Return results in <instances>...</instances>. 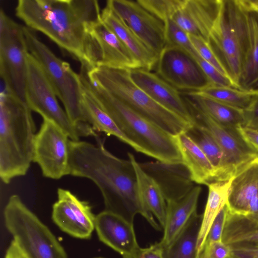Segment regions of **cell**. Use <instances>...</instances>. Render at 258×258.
Here are the masks:
<instances>
[{
    "label": "cell",
    "instance_id": "cell-12",
    "mask_svg": "<svg viewBox=\"0 0 258 258\" xmlns=\"http://www.w3.org/2000/svg\"><path fill=\"white\" fill-rule=\"evenodd\" d=\"M70 140L58 125L43 118L36 135L33 162L39 166L44 177L58 180L70 175Z\"/></svg>",
    "mask_w": 258,
    "mask_h": 258
},
{
    "label": "cell",
    "instance_id": "cell-19",
    "mask_svg": "<svg viewBox=\"0 0 258 258\" xmlns=\"http://www.w3.org/2000/svg\"><path fill=\"white\" fill-rule=\"evenodd\" d=\"M221 3L222 0H184L171 19L188 35L208 43Z\"/></svg>",
    "mask_w": 258,
    "mask_h": 258
},
{
    "label": "cell",
    "instance_id": "cell-45",
    "mask_svg": "<svg viewBox=\"0 0 258 258\" xmlns=\"http://www.w3.org/2000/svg\"><path fill=\"white\" fill-rule=\"evenodd\" d=\"M122 257H123V258H133L132 256H124Z\"/></svg>",
    "mask_w": 258,
    "mask_h": 258
},
{
    "label": "cell",
    "instance_id": "cell-6",
    "mask_svg": "<svg viewBox=\"0 0 258 258\" xmlns=\"http://www.w3.org/2000/svg\"><path fill=\"white\" fill-rule=\"evenodd\" d=\"M88 76L135 112L166 133L175 137L192 125L163 107L132 80L129 70L99 67L87 68Z\"/></svg>",
    "mask_w": 258,
    "mask_h": 258
},
{
    "label": "cell",
    "instance_id": "cell-46",
    "mask_svg": "<svg viewBox=\"0 0 258 258\" xmlns=\"http://www.w3.org/2000/svg\"><path fill=\"white\" fill-rule=\"evenodd\" d=\"M227 258H236V257H234V256H232V255H230V256H229L228 257H227Z\"/></svg>",
    "mask_w": 258,
    "mask_h": 258
},
{
    "label": "cell",
    "instance_id": "cell-20",
    "mask_svg": "<svg viewBox=\"0 0 258 258\" xmlns=\"http://www.w3.org/2000/svg\"><path fill=\"white\" fill-rule=\"evenodd\" d=\"M95 229L99 240L122 256H133L140 247L131 223L104 210L95 216Z\"/></svg>",
    "mask_w": 258,
    "mask_h": 258
},
{
    "label": "cell",
    "instance_id": "cell-17",
    "mask_svg": "<svg viewBox=\"0 0 258 258\" xmlns=\"http://www.w3.org/2000/svg\"><path fill=\"white\" fill-rule=\"evenodd\" d=\"M229 212L258 224V157L231 179Z\"/></svg>",
    "mask_w": 258,
    "mask_h": 258
},
{
    "label": "cell",
    "instance_id": "cell-33",
    "mask_svg": "<svg viewBox=\"0 0 258 258\" xmlns=\"http://www.w3.org/2000/svg\"><path fill=\"white\" fill-rule=\"evenodd\" d=\"M199 92L216 101L244 111L249 107L258 94V92L214 85Z\"/></svg>",
    "mask_w": 258,
    "mask_h": 258
},
{
    "label": "cell",
    "instance_id": "cell-7",
    "mask_svg": "<svg viewBox=\"0 0 258 258\" xmlns=\"http://www.w3.org/2000/svg\"><path fill=\"white\" fill-rule=\"evenodd\" d=\"M4 218L13 240L31 258H68L55 235L18 195L9 198Z\"/></svg>",
    "mask_w": 258,
    "mask_h": 258
},
{
    "label": "cell",
    "instance_id": "cell-13",
    "mask_svg": "<svg viewBox=\"0 0 258 258\" xmlns=\"http://www.w3.org/2000/svg\"><path fill=\"white\" fill-rule=\"evenodd\" d=\"M191 115L193 123L205 127L215 139L223 150L229 179L258 157L242 138L236 129L218 123L181 94Z\"/></svg>",
    "mask_w": 258,
    "mask_h": 258
},
{
    "label": "cell",
    "instance_id": "cell-30",
    "mask_svg": "<svg viewBox=\"0 0 258 258\" xmlns=\"http://www.w3.org/2000/svg\"><path fill=\"white\" fill-rule=\"evenodd\" d=\"M186 132L212 165L215 171L214 181L230 180L228 175L225 154L211 134L205 127L195 122Z\"/></svg>",
    "mask_w": 258,
    "mask_h": 258
},
{
    "label": "cell",
    "instance_id": "cell-10",
    "mask_svg": "<svg viewBox=\"0 0 258 258\" xmlns=\"http://www.w3.org/2000/svg\"><path fill=\"white\" fill-rule=\"evenodd\" d=\"M27 52L23 26L14 21L1 9L0 76L5 78L14 93L24 101Z\"/></svg>",
    "mask_w": 258,
    "mask_h": 258
},
{
    "label": "cell",
    "instance_id": "cell-1",
    "mask_svg": "<svg viewBox=\"0 0 258 258\" xmlns=\"http://www.w3.org/2000/svg\"><path fill=\"white\" fill-rule=\"evenodd\" d=\"M96 140V144L70 140V175L93 181L102 194L105 210L131 223L136 215L140 214L154 229L160 230L161 226L141 200L131 161L114 156L99 137Z\"/></svg>",
    "mask_w": 258,
    "mask_h": 258
},
{
    "label": "cell",
    "instance_id": "cell-48",
    "mask_svg": "<svg viewBox=\"0 0 258 258\" xmlns=\"http://www.w3.org/2000/svg\"></svg>",
    "mask_w": 258,
    "mask_h": 258
},
{
    "label": "cell",
    "instance_id": "cell-4",
    "mask_svg": "<svg viewBox=\"0 0 258 258\" xmlns=\"http://www.w3.org/2000/svg\"><path fill=\"white\" fill-rule=\"evenodd\" d=\"M36 133L26 102L13 93L0 94V177L4 183L27 174Z\"/></svg>",
    "mask_w": 258,
    "mask_h": 258
},
{
    "label": "cell",
    "instance_id": "cell-38",
    "mask_svg": "<svg viewBox=\"0 0 258 258\" xmlns=\"http://www.w3.org/2000/svg\"><path fill=\"white\" fill-rule=\"evenodd\" d=\"M230 255V246L223 241L206 243L201 251V258H227Z\"/></svg>",
    "mask_w": 258,
    "mask_h": 258
},
{
    "label": "cell",
    "instance_id": "cell-28",
    "mask_svg": "<svg viewBox=\"0 0 258 258\" xmlns=\"http://www.w3.org/2000/svg\"><path fill=\"white\" fill-rule=\"evenodd\" d=\"M81 85V106L86 123L89 124L94 131L114 136L134 149L132 143L119 129L110 116L101 108L82 82Z\"/></svg>",
    "mask_w": 258,
    "mask_h": 258
},
{
    "label": "cell",
    "instance_id": "cell-49",
    "mask_svg": "<svg viewBox=\"0 0 258 258\" xmlns=\"http://www.w3.org/2000/svg\"><path fill=\"white\" fill-rule=\"evenodd\" d=\"M96 258H102V257H96Z\"/></svg>",
    "mask_w": 258,
    "mask_h": 258
},
{
    "label": "cell",
    "instance_id": "cell-25",
    "mask_svg": "<svg viewBox=\"0 0 258 258\" xmlns=\"http://www.w3.org/2000/svg\"><path fill=\"white\" fill-rule=\"evenodd\" d=\"M128 157L134 167L141 200L146 209L154 216L164 227L166 217L167 203L163 191L157 181L146 172L136 160L134 155Z\"/></svg>",
    "mask_w": 258,
    "mask_h": 258
},
{
    "label": "cell",
    "instance_id": "cell-37",
    "mask_svg": "<svg viewBox=\"0 0 258 258\" xmlns=\"http://www.w3.org/2000/svg\"><path fill=\"white\" fill-rule=\"evenodd\" d=\"M227 212L228 208L226 205L214 220L209 230L206 243L222 241Z\"/></svg>",
    "mask_w": 258,
    "mask_h": 258
},
{
    "label": "cell",
    "instance_id": "cell-34",
    "mask_svg": "<svg viewBox=\"0 0 258 258\" xmlns=\"http://www.w3.org/2000/svg\"><path fill=\"white\" fill-rule=\"evenodd\" d=\"M166 46L182 49L193 57L198 53L194 48L188 34L177 25L172 19L165 21Z\"/></svg>",
    "mask_w": 258,
    "mask_h": 258
},
{
    "label": "cell",
    "instance_id": "cell-39",
    "mask_svg": "<svg viewBox=\"0 0 258 258\" xmlns=\"http://www.w3.org/2000/svg\"><path fill=\"white\" fill-rule=\"evenodd\" d=\"M231 247V255L236 258H258V244H234Z\"/></svg>",
    "mask_w": 258,
    "mask_h": 258
},
{
    "label": "cell",
    "instance_id": "cell-8",
    "mask_svg": "<svg viewBox=\"0 0 258 258\" xmlns=\"http://www.w3.org/2000/svg\"><path fill=\"white\" fill-rule=\"evenodd\" d=\"M32 30L23 26L28 52L42 67L71 121L79 126L87 125L81 106L82 89L79 74L68 62L57 57Z\"/></svg>",
    "mask_w": 258,
    "mask_h": 258
},
{
    "label": "cell",
    "instance_id": "cell-42",
    "mask_svg": "<svg viewBox=\"0 0 258 258\" xmlns=\"http://www.w3.org/2000/svg\"><path fill=\"white\" fill-rule=\"evenodd\" d=\"M132 257L133 258H163L162 247L159 243H156L147 247H140Z\"/></svg>",
    "mask_w": 258,
    "mask_h": 258
},
{
    "label": "cell",
    "instance_id": "cell-21",
    "mask_svg": "<svg viewBox=\"0 0 258 258\" xmlns=\"http://www.w3.org/2000/svg\"><path fill=\"white\" fill-rule=\"evenodd\" d=\"M140 164L160 185L166 201L180 198L193 187V181L183 163L170 164L158 161Z\"/></svg>",
    "mask_w": 258,
    "mask_h": 258
},
{
    "label": "cell",
    "instance_id": "cell-43",
    "mask_svg": "<svg viewBox=\"0 0 258 258\" xmlns=\"http://www.w3.org/2000/svg\"><path fill=\"white\" fill-rule=\"evenodd\" d=\"M5 258H31L19 246L18 243L12 240L5 254Z\"/></svg>",
    "mask_w": 258,
    "mask_h": 258
},
{
    "label": "cell",
    "instance_id": "cell-5",
    "mask_svg": "<svg viewBox=\"0 0 258 258\" xmlns=\"http://www.w3.org/2000/svg\"><path fill=\"white\" fill-rule=\"evenodd\" d=\"M245 0H222L208 44L236 88L248 46Z\"/></svg>",
    "mask_w": 258,
    "mask_h": 258
},
{
    "label": "cell",
    "instance_id": "cell-24",
    "mask_svg": "<svg viewBox=\"0 0 258 258\" xmlns=\"http://www.w3.org/2000/svg\"><path fill=\"white\" fill-rule=\"evenodd\" d=\"M175 138L183 164L187 169L192 181L207 185L214 181L215 171L212 165L186 132L179 134Z\"/></svg>",
    "mask_w": 258,
    "mask_h": 258
},
{
    "label": "cell",
    "instance_id": "cell-2",
    "mask_svg": "<svg viewBox=\"0 0 258 258\" xmlns=\"http://www.w3.org/2000/svg\"><path fill=\"white\" fill-rule=\"evenodd\" d=\"M16 16L78 59H84L88 28L101 19L96 0H19Z\"/></svg>",
    "mask_w": 258,
    "mask_h": 258
},
{
    "label": "cell",
    "instance_id": "cell-32",
    "mask_svg": "<svg viewBox=\"0 0 258 258\" xmlns=\"http://www.w3.org/2000/svg\"><path fill=\"white\" fill-rule=\"evenodd\" d=\"M222 241L228 245L258 244V224L228 209Z\"/></svg>",
    "mask_w": 258,
    "mask_h": 258
},
{
    "label": "cell",
    "instance_id": "cell-36",
    "mask_svg": "<svg viewBox=\"0 0 258 258\" xmlns=\"http://www.w3.org/2000/svg\"><path fill=\"white\" fill-rule=\"evenodd\" d=\"M188 35L194 48L200 56L213 66L222 74L227 76L225 71L210 48L208 43L200 37L190 35Z\"/></svg>",
    "mask_w": 258,
    "mask_h": 258
},
{
    "label": "cell",
    "instance_id": "cell-26",
    "mask_svg": "<svg viewBox=\"0 0 258 258\" xmlns=\"http://www.w3.org/2000/svg\"><path fill=\"white\" fill-rule=\"evenodd\" d=\"M200 109L221 125L232 129L244 126V111L208 97L199 92L180 91Z\"/></svg>",
    "mask_w": 258,
    "mask_h": 258
},
{
    "label": "cell",
    "instance_id": "cell-41",
    "mask_svg": "<svg viewBox=\"0 0 258 258\" xmlns=\"http://www.w3.org/2000/svg\"><path fill=\"white\" fill-rule=\"evenodd\" d=\"M236 130L244 141L258 153V131L244 126Z\"/></svg>",
    "mask_w": 258,
    "mask_h": 258
},
{
    "label": "cell",
    "instance_id": "cell-27",
    "mask_svg": "<svg viewBox=\"0 0 258 258\" xmlns=\"http://www.w3.org/2000/svg\"><path fill=\"white\" fill-rule=\"evenodd\" d=\"M247 19L248 46L238 83V88L258 92V12L250 9L249 6Z\"/></svg>",
    "mask_w": 258,
    "mask_h": 258
},
{
    "label": "cell",
    "instance_id": "cell-15",
    "mask_svg": "<svg viewBox=\"0 0 258 258\" xmlns=\"http://www.w3.org/2000/svg\"><path fill=\"white\" fill-rule=\"evenodd\" d=\"M107 3L135 34L158 57L166 46L165 22L137 1L108 0Z\"/></svg>",
    "mask_w": 258,
    "mask_h": 258
},
{
    "label": "cell",
    "instance_id": "cell-16",
    "mask_svg": "<svg viewBox=\"0 0 258 258\" xmlns=\"http://www.w3.org/2000/svg\"><path fill=\"white\" fill-rule=\"evenodd\" d=\"M57 200L52 208V219L59 228L79 239L91 237L95 229V215L89 203L79 199L69 190L58 188Z\"/></svg>",
    "mask_w": 258,
    "mask_h": 258
},
{
    "label": "cell",
    "instance_id": "cell-31",
    "mask_svg": "<svg viewBox=\"0 0 258 258\" xmlns=\"http://www.w3.org/2000/svg\"><path fill=\"white\" fill-rule=\"evenodd\" d=\"M202 215L195 213L178 236L162 247L163 258H197V241Z\"/></svg>",
    "mask_w": 258,
    "mask_h": 258
},
{
    "label": "cell",
    "instance_id": "cell-44",
    "mask_svg": "<svg viewBox=\"0 0 258 258\" xmlns=\"http://www.w3.org/2000/svg\"><path fill=\"white\" fill-rule=\"evenodd\" d=\"M247 2L250 9L258 12V0L247 1Z\"/></svg>",
    "mask_w": 258,
    "mask_h": 258
},
{
    "label": "cell",
    "instance_id": "cell-40",
    "mask_svg": "<svg viewBox=\"0 0 258 258\" xmlns=\"http://www.w3.org/2000/svg\"><path fill=\"white\" fill-rule=\"evenodd\" d=\"M244 111V126L258 131V94L249 107Z\"/></svg>",
    "mask_w": 258,
    "mask_h": 258
},
{
    "label": "cell",
    "instance_id": "cell-3",
    "mask_svg": "<svg viewBox=\"0 0 258 258\" xmlns=\"http://www.w3.org/2000/svg\"><path fill=\"white\" fill-rule=\"evenodd\" d=\"M82 84L134 145V149L157 161L183 163L175 137L147 120L128 107L81 69Z\"/></svg>",
    "mask_w": 258,
    "mask_h": 258
},
{
    "label": "cell",
    "instance_id": "cell-14",
    "mask_svg": "<svg viewBox=\"0 0 258 258\" xmlns=\"http://www.w3.org/2000/svg\"><path fill=\"white\" fill-rule=\"evenodd\" d=\"M156 68V74L179 91L200 92L213 85L196 59L179 48L165 47Z\"/></svg>",
    "mask_w": 258,
    "mask_h": 258
},
{
    "label": "cell",
    "instance_id": "cell-22",
    "mask_svg": "<svg viewBox=\"0 0 258 258\" xmlns=\"http://www.w3.org/2000/svg\"><path fill=\"white\" fill-rule=\"evenodd\" d=\"M101 19L131 52L140 68L151 71L155 67L158 57L125 25L107 2L101 11Z\"/></svg>",
    "mask_w": 258,
    "mask_h": 258
},
{
    "label": "cell",
    "instance_id": "cell-47",
    "mask_svg": "<svg viewBox=\"0 0 258 258\" xmlns=\"http://www.w3.org/2000/svg\"><path fill=\"white\" fill-rule=\"evenodd\" d=\"M197 258H200L199 254H198Z\"/></svg>",
    "mask_w": 258,
    "mask_h": 258
},
{
    "label": "cell",
    "instance_id": "cell-18",
    "mask_svg": "<svg viewBox=\"0 0 258 258\" xmlns=\"http://www.w3.org/2000/svg\"><path fill=\"white\" fill-rule=\"evenodd\" d=\"M132 81L157 103L193 124L180 92L156 74L142 68L129 70Z\"/></svg>",
    "mask_w": 258,
    "mask_h": 258
},
{
    "label": "cell",
    "instance_id": "cell-9",
    "mask_svg": "<svg viewBox=\"0 0 258 258\" xmlns=\"http://www.w3.org/2000/svg\"><path fill=\"white\" fill-rule=\"evenodd\" d=\"M25 101L32 110L61 128L73 141L97 135L89 125L79 126L70 119L59 105L57 96L42 67L28 51L26 54Z\"/></svg>",
    "mask_w": 258,
    "mask_h": 258
},
{
    "label": "cell",
    "instance_id": "cell-11",
    "mask_svg": "<svg viewBox=\"0 0 258 258\" xmlns=\"http://www.w3.org/2000/svg\"><path fill=\"white\" fill-rule=\"evenodd\" d=\"M82 64L90 69L99 67L126 70L140 68L131 52L101 19L88 28Z\"/></svg>",
    "mask_w": 258,
    "mask_h": 258
},
{
    "label": "cell",
    "instance_id": "cell-29",
    "mask_svg": "<svg viewBox=\"0 0 258 258\" xmlns=\"http://www.w3.org/2000/svg\"><path fill=\"white\" fill-rule=\"evenodd\" d=\"M231 181V179L228 181H213L207 185L208 196L198 237V251L204 248L214 220L227 204Z\"/></svg>",
    "mask_w": 258,
    "mask_h": 258
},
{
    "label": "cell",
    "instance_id": "cell-23",
    "mask_svg": "<svg viewBox=\"0 0 258 258\" xmlns=\"http://www.w3.org/2000/svg\"><path fill=\"white\" fill-rule=\"evenodd\" d=\"M200 186H194L180 198L166 201L167 210L164 234L158 242L161 246L170 244L180 234L192 216L197 212V207L201 192Z\"/></svg>",
    "mask_w": 258,
    "mask_h": 258
},
{
    "label": "cell",
    "instance_id": "cell-35",
    "mask_svg": "<svg viewBox=\"0 0 258 258\" xmlns=\"http://www.w3.org/2000/svg\"><path fill=\"white\" fill-rule=\"evenodd\" d=\"M153 15L166 21L171 19L182 6L184 0H138Z\"/></svg>",
    "mask_w": 258,
    "mask_h": 258
}]
</instances>
